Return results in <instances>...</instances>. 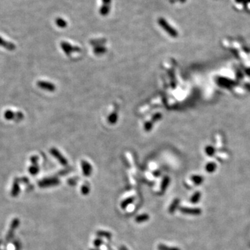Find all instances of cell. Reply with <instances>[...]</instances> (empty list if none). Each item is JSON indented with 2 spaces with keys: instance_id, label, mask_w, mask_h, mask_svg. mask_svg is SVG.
Instances as JSON below:
<instances>
[{
  "instance_id": "6da1fadb",
  "label": "cell",
  "mask_w": 250,
  "mask_h": 250,
  "mask_svg": "<svg viewBox=\"0 0 250 250\" xmlns=\"http://www.w3.org/2000/svg\"><path fill=\"white\" fill-rule=\"evenodd\" d=\"M158 24H159L165 31L168 32L169 35H171L172 37L177 36V32L169 24L168 22H167L164 18H159L158 20Z\"/></svg>"
},
{
  "instance_id": "7a4b0ae2",
  "label": "cell",
  "mask_w": 250,
  "mask_h": 250,
  "mask_svg": "<svg viewBox=\"0 0 250 250\" xmlns=\"http://www.w3.org/2000/svg\"><path fill=\"white\" fill-rule=\"evenodd\" d=\"M82 168L83 174H84L86 177L90 176L91 173H92V165H91L88 162L86 161V160H82Z\"/></svg>"
},
{
  "instance_id": "3957f363",
  "label": "cell",
  "mask_w": 250,
  "mask_h": 250,
  "mask_svg": "<svg viewBox=\"0 0 250 250\" xmlns=\"http://www.w3.org/2000/svg\"><path fill=\"white\" fill-rule=\"evenodd\" d=\"M51 153L55 158H57V160H58L62 165H66L67 164V160L65 159V157L62 156V154H60V153L56 149H52Z\"/></svg>"
},
{
  "instance_id": "277c9868",
  "label": "cell",
  "mask_w": 250,
  "mask_h": 250,
  "mask_svg": "<svg viewBox=\"0 0 250 250\" xmlns=\"http://www.w3.org/2000/svg\"><path fill=\"white\" fill-rule=\"evenodd\" d=\"M38 86L44 90H47L49 91H54L55 90L54 85L51 84V83L46 82H38Z\"/></svg>"
},
{
  "instance_id": "5b68a950",
  "label": "cell",
  "mask_w": 250,
  "mask_h": 250,
  "mask_svg": "<svg viewBox=\"0 0 250 250\" xmlns=\"http://www.w3.org/2000/svg\"><path fill=\"white\" fill-rule=\"evenodd\" d=\"M61 46H62V48L63 49L64 52H65V53L67 54H69L70 52H74V51L78 52V51H79V48L71 46L70 44L66 43H62L61 44Z\"/></svg>"
},
{
  "instance_id": "8992f818",
  "label": "cell",
  "mask_w": 250,
  "mask_h": 250,
  "mask_svg": "<svg viewBox=\"0 0 250 250\" xmlns=\"http://www.w3.org/2000/svg\"><path fill=\"white\" fill-rule=\"evenodd\" d=\"M134 199H135V197H128V198L125 199L123 201V202H122L120 204V207L122 209H126L129 204H132L133 202H134Z\"/></svg>"
},
{
  "instance_id": "52a82bcc",
  "label": "cell",
  "mask_w": 250,
  "mask_h": 250,
  "mask_svg": "<svg viewBox=\"0 0 250 250\" xmlns=\"http://www.w3.org/2000/svg\"><path fill=\"white\" fill-rule=\"evenodd\" d=\"M149 215L147 213H143L137 216L135 220L137 223H143L149 220Z\"/></svg>"
},
{
  "instance_id": "ba28073f",
  "label": "cell",
  "mask_w": 250,
  "mask_h": 250,
  "mask_svg": "<svg viewBox=\"0 0 250 250\" xmlns=\"http://www.w3.org/2000/svg\"><path fill=\"white\" fill-rule=\"evenodd\" d=\"M97 235L100 238H106L110 240L112 238V234L105 231H97Z\"/></svg>"
},
{
  "instance_id": "9c48e42d",
  "label": "cell",
  "mask_w": 250,
  "mask_h": 250,
  "mask_svg": "<svg viewBox=\"0 0 250 250\" xmlns=\"http://www.w3.org/2000/svg\"><path fill=\"white\" fill-rule=\"evenodd\" d=\"M169 183H170V179H169L168 177H165L164 178H163V181H162V183L161 185H160V190H161L162 192H164L165 190H166V188L168 187Z\"/></svg>"
},
{
  "instance_id": "30bf717a",
  "label": "cell",
  "mask_w": 250,
  "mask_h": 250,
  "mask_svg": "<svg viewBox=\"0 0 250 250\" xmlns=\"http://www.w3.org/2000/svg\"><path fill=\"white\" fill-rule=\"evenodd\" d=\"M158 250H179L176 247H171L165 245L164 244H159L158 245Z\"/></svg>"
},
{
  "instance_id": "8fae6325",
  "label": "cell",
  "mask_w": 250,
  "mask_h": 250,
  "mask_svg": "<svg viewBox=\"0 0 250 250\" xmlns=\"http://www.w3.org/2000/svg\"><path fill=\"white\" fill-rule=\"evenodd\" d=\"M81 192L84 195H87L90 192V186L87 184H84L82 186L81 188Z\"/></svg>"
},
{
  "instance_id": "7c38bea8",
  "label": "cell",
  "mask_w": 250,
  "mask_h": 250,
  "mask_svg": "<svg viewBox=\"0 0 250 250\" xmlns=\"http://www.w3.org/2000/svg\"><path fill=\"white\" fill-rule=\"evenodd\" d=\"M0 45H2V46H4L5 47H7L8 49H12V48H14V47L13 46V44H10L6 43V42H5L1 38H0Z\"/></svg>"
},
{
  "instance_id": "4fadbf2b",
  "label": "cell",
  "mask_w": 250,
  "mask_h": 250,
  "mask_svg": "<svg viewBox=\"0 0 250 250\" xmlns=\"http://www.w3.org/2000/svg\"><path fill=\"white\" fill-rule=\"evenodd\" d=\"M56 24L58 26H60V27H65V26H66L67 25L66 22L62 19H60V18H58V19L56 20Z\"/></svg>"
},
{
  "instance_id": "5bb4252c",
  "label": "cell",
  "mask_w": 250,
  "mask_h": 250,
  "mask_svg": "<svg viewBox=\"0 0 250 250\" xmlns=\"http://www.w3.org/2000/svg\"><path fill=\"white\" fill-rule=\"evenodd\" d=\"M117 120H118V115H116L115 113L111 115L109 118V122L111 123V124H114Z\"/></svg>"
},
{
  "instance_id": "9a60e30c",
  "label": "cell",
  "mask_w": 250,
  "mask_h": 250,
  "mask_svg": "<svg viewBox=\"0 0 250 250\" xmlns=\"http://www.w3.org/2000/svg\"><path fill=\"white\" fill-rule=\"evenodd\" d=\"M103 243H104V242H103V240L100 238H98L95 239L93 241L94 245L95 247H100L103 244Z\"/></svg>"
},
{
  "instance_id": "2e32d148",
  "label": "cell",
  "mask_w": 250,
  "mask_h": 250,
  "mask_svg": "<svg viewBox=\"0 0 250 250\" xmlns=\"http://www.w3.org/2000/svg\"><path fill=\"white\" fill-rule=\"evenodd\" d=\"M13 117H14V114H13V113H12L11 111H6V113H5V118H7L8 120L12 119V118H13Z\"/></svg>"
},
{
  "instance_id": "e0dca14e",
  "label": "cell",
  "mask_w": 250,
  "mask_h": 250,
  "mask_svg": "<svg viewBox=\"0 0 250 250\" xmlns=\"http://www.w3.org/2000/svg\"><path fill=\"white\" fill-rule=\"evenodd\" d=\"M103 3H104V5H109L111 4V0H102Z\"/></svg>"
},
{
  "instance_id": "ac0fdd59",
  "label": "cell",
  "mask_w": 250,
  "mask_h": 250,
  "mask_svg": "<svg viewBox=\"0 0 250 250\" xmlns=\"http://www.w3.org/2000/svg\"><path fill=\"white\" fill-rule=\"evenodd\" d=\"M90 250H99V249H91Z\"/></svg>"
}]
</instances>
